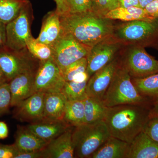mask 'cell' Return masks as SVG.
I'll return each instance as SVG.
<instances>
[{
	"label": "cell",
	"instance_id": "6da1fadb",
	"mask_svg": "<svg viewBox=\"0 0 158 158\" xmlns=\"http://www.w3.org/2000/svg\"><path fill=\"white\" fill-rule=\"evenodd\" d=\"M151 105L132 104L108 107L104 122L111 135L131 143L151 116Z\"/></svg>",
	"mask_w": 158,
	"mask_h": 158
},
{
	"label": "cell",
	"instance_id": "7a4b0ae2",
	"mask_svg": "<svg viewBox=\"0 0 158 158\" xmlns=\"http://www.w3.org/2000/svg\"><path fill=\"white\" fill-rule=\"evenodd\" d=\"M60 19L64 32L71 34L79 42L90 48L112 37L115 27L113 20L92 12L69 14L60 16Z\"/></svg>",
	"mask_w": 158,
	"mask_h": 158
},
{
	"label": "cell",
	"instance_id": "3957f363",
	"mask_svg": "<svg viewBox=\"0 0 158 158\" xmlns=\"http://www.w3.org/2000/svg\"><path fill=\"white\" fill-rule=\"evenodd\" d=\"M102 101L107 107L132 104L151 105L152 102L139 93L129 73L120 63Z\"/></svg>",
	"mask_w": 158,
	"mask_h": 158
},
{
	"label": "cell",
	"instance_id": "277c9868",
	"mask_svg": "<svg viewBox=\"0 0 158 158\" xmlns=\"http://www.w3.org/2000/svg\"><path fill=\"white\" fill-rule=\"evenodd\" d=\"M112 37L123 44L145 47L158 41V18L135 20L115 25Z\"/></svg>",
	"mask_w": 158,
	"mask_h": 158
},
{
	"label": "cell",
	"instance_id": "5b68a950",
	"mask_svg": "<svg viewBox=\"0 0 158 158\" xmlns=\"http://www.w3.org/2000/svg\"><path fill=\"white\" fill-rule=\"evenodd\" d=\"M111 136L104 121L73 127L75 158H91L94 153Z\"/></svg>",
	"mask_w": 158,
	"mask_h": 158
},
{
	"label": "cell",
	"instance_id": "8992f818",
	"mask_svg": "<svg viewBox=\"0 0 158 158\" xmlns=\"http://www.w3.org/2000/svg\"><path fill=\"white\" fill-rule=\"evenodd\" d=\"M119 57L120 64L131 78H142L158 72V61L141 46L130 45Z\"/></svg>",
	"mask_w": 158,
	"mask_h": 158
},
{
	"label": "cell",
	"instance_id": "52a82bcc",
	"mask_svg": "<svg viewBox=\"0 0 158 158\" xmlns=\"http://www.w3.org/2000/svg\"><path fill=\"white\" fill-rule=\"evenodd\" d=\"M32 13V6L29 2L17 17L6 25L5 46L17 52L27 49V44L33 37L31 31Z\"/></svg>",
	"mask_w": 158,
	"mask_h": 158
},
{
	"label": "cell",
	"instance_id": "ba28073f",
	"mask_svg": "<svg viewBox=\"0 0 158 158\" xmlns=\"http://www.w3.org/2000/svg\"><path fill=\"white\" fill-rule=\"evenodd\" d=\"M25 50L15 51L5 46L0 48V68L8 82L21 74L37 71L39 63L36 64L37 59Z\"/></svg>",
	"mask_w": 158,
	"mask_h": 158
},
{
	"label": "cell",
	"instance_id": "9c48e42d",
	"mask_svg": "<svg viewBox=\"0 0 158 158\" xmlns=\"http://www.w3.org/2000/svg\"><path fill=\"white\" fill-rule=\"evenodd\" d=\"M52 47V59L61 72L74 62L87 57L90 49L79 42L71 34L64 31Z\"/></svg>",
	"mask_w": 158,
	"mask_h": 158
},
{
	"label": "cell",
	"instance_id": "30bf717a",
	"mask_svg": "<svg viewBox=\"0 0 158 158\" xmlns=\"http://www.w3.org/2000/svg\"><path fill=\"white\" fill-rule=\"evenodd\" d=\"M123 46L122 44L112 36L92 46L87 56V72L90 77L117 56Z\"/></svg>",
	"mask_w": 158,
	"mask_h": 158
},
{
	"label": "cell",
	"instance_id": "8fae6325",
	"mask_svg": "<svg viewBox=\"0 0 158 158\" xmlns=\"http://www.w3.org/2000/svg\"><path fill=\"white\" fill-rule=\"evenodd\" d=\"M65 82L61 71L53 59L39 61L34 77L35 92L60 91Z\"/></svg>",
	"mask_w": 158,
	"mask_h": 158
},
{
	"label": "cell",
	"instance_id": "7c38bea8",
	"mask_svg": "<svg viewBox=\"0 0 158 158\" xmlns=\"http://www.w3.org/2000/svg\"><path fill=\"white\" fill-rule=\"evenodd\" d=\"M119 65V56H117L107 65L94 73L87 83L88 96L102 100Z\"/></svg>",
	"mask_w": 158,
	"mask_h": 158
},
{
	"label": "cell",
	"instance_id": "4fadbf2b",
	"mask_svg": "<svg viewBox=\"0 0 158 158\" xmlns=\"http://www.w3.org/2000/svg\"><path fill=\"white\" fill-rule=\"evenodd\" d=\"M45 93L36 92L15 106L13 117L22 122L29 123L42 120Z\"/></svg>",
	"mask_w": 158,
	"mask_h": 158
},
{
	"label": "cell",
	"instance_id": "5bb4252c",
	"mask_svg": "<svg viewBox=\"0 0 158 158\" xmlns=\"http://www.w3.org/2000/svg\"><path fill=\"white\" fill-rule=\"evenodd\" d=\"M71 127L65 132L49 141L42 149L43 158H73L74 146L73 141V130Z\"/></svg>",
	"mask_w": 158,
	"mask_h": 158
},
{
	"label": "cell",
	"instance_id": "9a60e30c",
	"mask_svg": "<svg viewBox=\"0 0 158 158\" xmlns=\"http://www.w3.org/2000/svg\"><path fill=\"white\" fill-rule=\"evenodd\" d=\"M36 73L21 74L9 82L11 107H15L35 93L34 81Z\"/></svg>",
	"mask_w": 158,
	"mask_h": 158
},
{
	"label": "cell",
	"instance_id": "2e32d148",
	"mask_svg": "<svg viewBox=\"0 0 158 158\" xmlns=\"http://www.w3.org/2000/svg\"><path fill=\"white\" fill-rule=\"evenodd\" d=\"M127 158H158V143L142 131L130 143Z\"/></svg>",
	"mask_w": 158,
	"mask_h": 158
},
{
	"label": "cell",
	"instance_id": "e0dca14e",
	"mask_svg": "<svg viewBox=\"0 0 158 158\" xmlns=\"http://www.w3.org/2000/svg\"><path fill=\"white\" fill-rule=\"evenodd\" d=\"M25 127L39 138L48 141L56 138L72 127L68 125L63 119L40 120L30 123Z\"/></svg>",
	"mask_w": 158,
	"mask_h": 158
},
{
	"label": "cell",
	"instance_id": "ac0fdd59",
	"mask_svg": "<svg viewBox=\"0 0 158 158\" xmlns=\"http://www.w3.org/2000/svg\"><path fill=\"white\" fill-rule=\"evenodd\" d=\"M63 33L60 16L55 10L46 15L37 40L40 42L52 47Z\"/></svg>",
	"mask_w": 158,
	"mask_h": 158
},
{
	"label": "cell",
	"instance_id": "d6986e66",
	"mask_svg": "<svg viewBox=\"0 0 158 158\" xmlns=\"http://www.w3.org/2000/svg\"><path fill=\"white\" fill-rule=\"evenodd\" d=\"M67 102L61 91L45 93L42 120H62Z\"/></svg>",
	"mask_w": 158,
	"mask_h": 158
},
{
	"label": "cell",
	"instance_id": "ffe728a7",
	"mask_svg": "<svg viewBox=\"0 0 158 158\" xmlns=\"http://www.w3.org/2000/svg\"><path fill=\"white\" fill-rule=\"evenodd\" d=\"M48 142L31 132L25 127L18 126L14 144L20 153L40 150Z\"/></svg>",
	"mask_w": 158,
	"mask_h": 158
},
{
	"label": "cell",
	"instance_id": "44dd1931",
	"mask_svg": "<svg viewBox=\"0 0 158 158\" xmlns=\"http://www.w3.org/2000/svg\"><path fill=\"white\" fill-rule=\"evenodd\" d=\"M130 143L110 136L91 158H127Z\"/></svg>",
	"mask_w": 158,
	"mask_h": 158
},
{
	"label": "cell",
	"instance_id": "7402d4cb",
	"mask_svg": "<svg viewBox=\"0 0 158 158\" xmlns=\"http://www.w3.org/2000/svg\"><path fill=\"white\" fill-rule=\"evenodd\" d=\"M104 17L113 20H118L124 22L135 20H152L155 19L147 14L145 9L139 7H119L110 11Z\"/></svg>",
	"mask_w": 158,
	"mask_h": 158
},
{
	"label": "cell",
	"instance_id": "603a6c76",
	"mask_svg": "<svg viewBox=\"0 0 158 158\" xmlns=\"http://www.w3.org/2000/svg\"><path fill=\"white\" fill-rule=\"evenodd\" d=\"M85 103V123L92 124L104 121L108 107L102 100L87 97L84 100Z\"/></svg>",
	"mask_w": 158,
	"mask_h": 158
},
{
	"label": "cell",
	"instance_id": "cb8c5ba5",
	"mask_svg": "<svg viewBox=\"0 0 158 158\" xmlns=\"http://www.w3.org/2000/svg\"><path fill=\"white\" fill-rule=\"evenodd\" d=\"M63 120L71 127H76L84 124L85 108L84 100L67 101Z\"/></svg>",
	"mask_w": 158,
	"mask_h": 158
},
{
	"label": "cell",
	"instance_id": "d4e9b609",
	"mask_svg": "<svg viewBox=\"0 0 158 158\" xmlns=\"http://www.w3.org/2000/svg\"><path fill=\"white\" fill-rule=\"evenodd\" d=\"M132 81L141 95L153 101L158 97V72L142 78H131Z\"/></svg>",
	"mask_w": 158,
	"mask_h": 158
},
{
	"label": "cell",
	"instance_id": "484cf974",
	"mask_svg": "<svg viewBox=\"0 0 158 158\" xmlns=\"http://www.w3.org/2000/svg\"><path fill=\"white\" fill-rule=\"evenodd\" d=\"M29 0H0V23L5 25L19 15Z\"/></svg>",
	"mask_w": 158,
	"mask_h": 158
},
{
	"label": "cell",
	"instance_id": "4316f807",
	"mask_svg": "<svg viewBox=\"0 0 158 158\" xmlns=\"http://www.w3.org/2000/svg\"><path fill=\"white\" fill-rule=\"evenodd\" d=\"M88 81L77 83L73 81H65L61 90L67 101L84 100L88 97L87 85Z\"/></svg>",
	"mask_w": 158,
	"mask_h": 158
},
{
	"label": "cell",
	"instance_id": "83f0119b",
	"mask_svg": "<svg viewBox=\"0 0 158 158\" xmlns=\"http://www.w3.org/2000/svg\"><path fill=\"white\" fill-rule=\"evenodd\" d=\"M27 48L29 53L39 61L52 59L53 50L51 46L40 42L32 37L27 44Z\"/></svg>",
	"mask_w": 158,
	"mask_h": 158
},
{
	"label": "cell",
	"instance_id": "f1b7e54d",
	"mask_svg": "<svg viewBox=\"0 0 158 158\" xmlns=\"http://www.w3.org/2000/svg\"><path fill=\"white\" fill-rule=\"evenodd\" d=\"M120 6L118 0H92V12L101 17Z\"/></svg>",
	"mask_w": 158,
	"mask_h": 158
},
{
	"label": "cell",
	"instance_id": "f546056e",
	"mask_svg": "<svg viewBox=\"0 0 158 158\" xmlns=\"http://www.w3.org/2000/svg\"><path fill=\"white\" fill-rule=\"evenodd\" d=\"M87 57H85L66 67L62 72L65 81H70L77 74L87 71Z\"/></svg>",
	"mask_w": 158,
	"mask_h": 158
},
{
	"label": "cell",
	"instance_id": "4dcf8cb0",
	"mask_svg": "<svg viewBox=\"0 0 158 158\" xmlns=\"http://www.w3.org/2000/svg\"><path fill=\"white\" fill-rule=\"evenodd\" d=\"M69 14L92 12V0H67Z\"/></svg>",
	"mask_w": 158,
	"mask_h": 158
},
{
	"label": "cell",
	"instance_id": "1f68e13d",
	"mask_svg": "<svg viewBox=\"0 0 158 158\" xmlns=\"http://www.w3.org/2000/svg\"><path fill=\"white\" fill-rule=\"evenodd\" d=\"M11 95L9 82L0 85V116L7 113L11 107Z\"/></svg>",
	"mask_w": 158,
	"mask_h": 158
},
{
	"label": "cell",
	"instance_id": "d6a6232c",
	"mask_svg": "<svg viewBox=\"0 0 158 158\" xmlns=\"http://www.w3.org/2000/svg\"><path fill=\"white\" fill-rule=\"evenodd\" d=\"M146 133L153 141L158 143V117L152 116L143 129Z\"/></svg>",
	"mask_w": 158,
	"mask_h": 158
},
{
	"label": "cell",
	"instance_id": "836d02e7",
	"mask_svg": "<svg viewBox=\"0 0 158 158\" xmlns=\"http://www.w3.org/2000/svg\"><path fill=\"white\" fill-rule=\"evenodd\" d=\"M19 153V151L14 144H0V158H15Z\"/></svg>",
	"mask_w": 158,
	"mask_h": 158
},
{
	"label": "cell",
	"instance_id": "e575fe53",
	"mask_svg": "<svg viewBox=\"0 0 158 158\" xmlns=\"http://www.w3.org/2000/svg\"><path fill=\"white\" fill-rule=\"evenodd\" d=\"M56 5V11L60 16L69 14L67 0H54Z\"/></svg>",
	"mask_w": 158,
	"mask_h": 158
},
{
	"label": "cell",
	"instance_id": "d590c367",
	"mask_svg": "<svg viewBox=\"0 0 158 158\" xmlns=\"http://www.w3.org/2000/svg\"><path fill=\"white\" fill-rule=\"evenodd\" d=\"M151 17L158 18V0H154L144 9Z\"/></svg>",
	"mask_w": 158,
	"mask_h": 158
},
{
	"label": "cell",
	"instance_id": "8d00e7d4",
	"mask_svg": "<svg viewBox=\"0 0 158 158\" xmlns=\"http://www.w3.org/2000/svg\"><path fill=\"white\" fill-rule=\"evenodd\" d=\"M15 158H43L42 149L30 152L20 153Z\"/></svg>",
	"mask_w": 158,
	"mask_h": 158
},
{
	"label": "cell",
	"instance_id": "74e56055",
	"mask_svg": "<svg viewBox=\"0 0 158 158\" xmlns=\"http://www.w3.org/2000/svg\"><path fill=\"white\" fill-rule=\"evenodd\" d=\"M120 7L123 8H129L131 7H139L138 0H118Z\"/></svg>",
	"mask_w": 158,
	"mask_h": 158
},
{
	"label": "cell",
	"instance_id": "f35d334b",
	"mask_svg": "<svg viewBox=\"0 0 158 158\" xmlns=\"http://www.w3.org/2000/svg\"><path fill=\"white\" fill-rule=\"evenodd\" d=\"M9 129L6 123L0 121V139H6L9 135Z\"/></svg>",
	"mask_w": 158,
	"mask_h": 158
},
{
	"label": "cell",
	"instance_id": "ab89813d",
	"mask_svg": "<svg viewBox=\"0 0 158 158\" xmlns=\"http://www.w3.org/2000/svg\"><path fill=\"white\" fill-rule=\"evenodd\" d=\"M6 43V25L0 23V47L4 46Z\"/></svg>",
	"mask_w": 158,
	"mask_h": 158
},
{
	"label": "cell",
	"instance_id": "60d3db41",
	"mask_svg": "<svg viewBox=\"0 0 158 158\" xmlns=\"http://www.w3.org/2000/svg\"><path fill=\"white\" fill-rule=\"evenodd\" d=\"M152 116L158 117V97L152 101L151 109Z\"/></svg>",
	"mask_w": 158,
	"mask_h": 158
},
{
	"label": "cell",
	"instance_id": "b9f144b4",
	"mask_svg": "<svg viewBox=\"0 0 158 158\" xmlns=\"http://www.w3.org/2000/svg\"><path fill=\"white\" fill-rule=\"evenodd\" d=\"M153 1L154 0H138L140 7L144 9Z\"/></svg>",
	"mask_w": 158,
	"mask_h": 158
},
{
	"label": "cell",
	"instance_id": "7bdbcfd3",
	"mask_svg": "<svg viewBox=\"0 0 158 158\" xmlns=\"http://www.w3.org/2000/svg\"><path fill=\"white\" fill-rule=\"evenodd\" d=\"M7 82H8V81L0 68V85Z\"/></svg>",
	"mask_w": 158,
	"mask_h": 158
},
{
	"label": "cell",
	"instance_id": "ee69618b",
	"mask_svg": "<svg viewBox=\"0 0 158 158\" xmlns=\"http://www.w3.org/2000/svg\"><path fill=\"white\" fill-rule=\"evenodd\" d=\"M156 44H157V45L158 46V41H157V42H156Z\"/></svg>",
	"mask_w": 158,
	"mask_h": 158
}]
</instances>
